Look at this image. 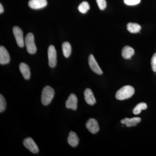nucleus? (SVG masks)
Returning a JSON list of instances; mask_svg holds the SVG:
<instances>
[{
	"instance_id": "23",
	"label": "nucleus",
	"mask_w": 156,
	"mask_h": 156,
	"mask_svg": "<svg viewBox=\"0 0 156 156\" xmlns=\"http://www.w3.org/2000/svg\"><path fill=\"white\" fill-rule=\"evenodd\" d=\"M124 1L125 4L130 6L136 5L140 2V0H124Z\"/></svg>"
},
{
	"instance_id": "11",
	"label": "nucleus",
	"mask_w": 156,
	"mask_h": 156,
	"mask_svg": "<svg viewBox=\"0 0 156 156\" xmlns=\"http://www.w3.org/2000/svg\"><path fill=\"white\" fill-rule=\"evenodd\" d=\"M48 5L47 0H30L28 5L33 9H40L44 8Z\"/></svg>"
},
{
	"instance_id": "22",
	"label": "nucleus",
	"mask_w": 156,
	"mask_h": 156,
	"mask_svg": "<svg viewBox=\"0 0 156 156\" xmlns=\"http://www.w3.org/2000/svg\"><path fill=\"white\" fill-rule=\"evenodd\" d=\"M98 8L101 10H103L106 8V2L105 0H96Z\"/></svg>"
},
{
	"instance_id": "4",
	"label": "nucleus",
	"mask_w": 156,
	"mask_h": 156,
	"mask_svg": "<svg viewBox=\"0 0 156 156\" xmlns=\"http://www.w3.org/2000/svg\"><path fill=\"white\" fill-rule=\"evenodd\" d=\"M56 56L57 55L55 47L53 45H50L48 50V63L50 67L54 68L56 66L57 63Z\"/></svg>"
},
{
	"instance_id": "25",
	"label": "nucleus",
	"mask_w": 156,
	"mask_h": 156,
	"mask_svg": "<svg viewBox=\"0 0 156 156\" xmlns=\"http://www.w3.org/2000/svg\"><path fill=\"white\" fill-rule=\"evenodd\" d=\"M4 11V8H3L2 5V4H0V13L2 14V13H3Z\"/></svg>"
},
{
	"instance_id": "9",
	"label": "nucleus",
	"mask_w": 156,
	"mask_h": 156,
	"mask_svg": "<svg viewBox=\"0 0 156 156\" xmlns=\"http://www.w3.org/2000/svg\"><path fill=\"white\" fill-rule=\"evenodd\" d=\"M78 98L74 94H71L66 102V108L76 111L77 108Z\"/></svg>"
},
{
	"instance_id": "15",
	"label": "nucleus",
	"mask_w": 156,
	"mask_h": 156,
	"mask_svg": "<svg viewBox=\"0 0 156 156\" xmlns=\"http://www.w3.org/2000/svg\"><path fill=\"white\" fill-rule=\"evenodd\" d=\"M19 69L22 76L25 80H29L30 78V69L27 64L23 62L20 63L19 65Z\"/></svg>"
},
{
	"instance_id": "14",
	"label": "nucleus",
	"mask_w": 156,
	"mask_h": 156,
	"mask_svg": "<svg viewBox=\"0 0 156 156\" xmlns=\"http://www.w3.org/2000/svg\"><path fill=\"white\" fill-rule=\"evenodd\" d=\"M67 141L69 144L73 147H75L78 145L79 137L75 132L72 131L69 132Z\"/></svg>"
},
{
	"instance_id": "17",
	"label": "nucleus",
	"mask_w": 156,
	"mask_h": 156,
	"mask_svg": "<svg viewBox=\"0 0 156 156\" xmlns=\"http://www.w3.org/2000/svg\"><path fill=\"white\" fill-rule=\"evenodd\" d=\"M127 29L131 33H137L141 30V27L137 23H129L127 24Z\"/></svg>"
},
{
	"instance_id": "2",
	"label": "nucleus",
	"mask_w": 156,
	"mask_h": 156,
	"mask_svg": "<svg viewBox=\"0 0 156 156\" xmlns=\"http://www.w3.org/2000/svg\"><path fill=\"white\" fill-rule=\"evenodd\" d=\"M54 90L50 86H46L43 89L41 102L43 105L47 106L50 104L54 96Z\"/></svg>"
},
{
	"instance_id": "8",
	"label": "nucleus",
	"mask_w": 156,
	"mask_h": 156,
	"mask_svg": "<svg viewBox=\"0 0 156 156\" xmlns=\"http://www.w3.org/2000/svg\"><path fill=\"white\" fill-rule=\"evenodd\" d=\"M86 127L91 133L95 134L99 130V127L97 121L94 119H90L88 120L86 125Z\"/></svg>"
},
{
	"instance_id": "20",
	"label": "nucleus",
	"mask_w": 156,
	"mask_h": 156,
	"mask_svg": "<svg viewBox=\"0 0 156 156\" xmlns=\"http://www.w3.org/2000/svg\"><path fill=\"white\" fill-rule=\"evenodd\" d=\"M78 10L82 14H86L90 9L89 3L87 2H83L80 4L78 7Z\"/></svg>"
},
{
	"instance_id": "18",
	"label": "nucleus",
	"mask_w": 156,
	"mask_h": 156,
	"mask_svg": "<svg viewBox=\"0 0 156 156\" xmlns=\"http://www.w3.org/2000/svg\"><path fill=\"white\" fill-rule=\"evenodd\" d=\"M62 50L63 54L66 58L69 57L72 52V48L69 42H65L62 44Z\"/></svg>"
},
{
	"instance_id": "6",
	"label": "nucleus",
	"mask_w": 156,
	"mask_h": 156,
	"mask_svg": "<svg viewBox=\"0 0 156 156\" xmlns=\"http://www.w3.org/2000/svg\"><path fill=\"white\" fill-rule=\"evenodd\" d=\"M23 144L27 149L33 153L37 154L38 153L39 148L33 139L31 137H27L24 139L23 141Z\"/></svg>"
},
{
	"instance_id": "21",
	"label": "nucleus",
	"mask_w": 156,
	"mask_h": 156,
	"mask_svg": "<svg viewBox=\"0 0 156 156\" xmlns=\"http://www.w3.org/2000/svg\"><path fill=\"white\" fill-rule=\"evenodd\" d=\"M6 102L5 99L2 94L0 95V112H4L5 110Z\"/></svg>"
},
{
	"instance_id": "12",
	"label": "nucleus",
	"mask_w": 156,
	"mask_h": 156,
	"mask_svg": "<svg viewBox=\"0 0 156 156\" xmlns=\"http://www.w3.org/2000/svg\"><path fill=\"white\" fill-rule=\"evenodd\" d=\"M84 98L86 102L90 105H93L96 103V99L91 89L87 88L84 92Z\"/></svg>"
},
{
	"instance_id": "13",
	"label": "nucleus",
	"mask_w": 156,
	"mask_h": 156,
	"mask_svg": "<svg viewBox=\"0 0 156 156\" xmlns=\"http://www.w3.org/2000/svg\"><path fill=\"white\" fill-rule=\"evenodd\" d=\"M140 121H141V119L140 118L135 117L131 119L126 118L121 120V122L122 124L126 125L127 127H131L136 126V125Z\"/></svg>"
},
{
	"instance_id": "19",
	"label": "nucleus",
	"mask_w": 156,
	"mask_h": 156,
	"mask_svg": "<svg viewBox=\"0 0 156 156\" xmlns=\"http://www.w3.org/2000/svg\"><path fill=\"white\" fill-rule=\"evenodd\" d=\"M147 108V105L146 104L141 102L138 104L136 105L133 109V112L134 115H138L141 112L144 110L146 109Z\"/></svg>"
},
{
	"instance_id": "10",
	"label": "nucleus",
	"mask_w": 156,
	"mask_h": 156,
	"mask_svg": "<svg viewBox=\"0 0 156 156\" xmlns=\"http://www.w3.org/2000/svg\"><path fill=\"white\" fill-rule=\"evenodd\" d=\"M10 61V56L8 50L5 47H0V63L1 65L8 64Z\"/></svg>"
},
{
	"instance_id": "1",
	"label": "nucleus",
	"mask_w": 156,
	"mask_h": 156,
	"mask_svg": "<svg viewBox=\"0 0 156 156\" xmlns=\"http://www.w3.org/2000/svg\"><path fill=\"white\" fill-rule=\"evenodd\" d=\"M134 89L131 86H124L116 92L115 97L118 100H123L132 97L134 93Z\"/></svg>"
},
{
	"instance_id": "5",
	"label": "nucleus",
	"mask_w": 156,
	"mask_h": 156,
	"mask_svg": "<svg viewBox=\"0 0 156 156\" xmlns=\"http://www.w3.org/2000/svg\"><path fill=\"white\" fill-rule=\"evenodd\" d=\"M13 31L17 45L20 48H23L25 44L22 30L18 27L15 26L13 27Z\"/></svg>"
},
{
	"instance_id": "24",
	"label": "nucleus",
	"mask_w": 156,
	"mask_h": 156,
	"mask_svg": "<svg viewBox=\"0 0 156 156\" xmlns=\"http://www.w3.org/2000/svg\"><path fill=\"white\" fill-rule=\"evenodd\" d=\"M151 65L152 69L154 72H156V53L153 56L151 60Z\"/></svg>"
},
{
	"instance_id": "16",
	"label": "nucleus",
	"mask_w": 156,
	"mask_h": 156,
	"mask_svg": "<svg viewBox=\"0 0 156 156\" xmlns=\"http://www.w3.org/2000/svg\"><path fill=\"white\" fill-rule=\"evenodd\" d=\"M134 50L130 46H125L122 50V55L125 59H130L134 55Z\"/></svg>"
},
{
	"instance_id": "3",
	"label": "nucleus",
	"mask_w": 156,
	"mask_h": 156,
	"mask_svg": "<svg viewBox=\"0 0 156 156\" xmlns=\"http://www.w3.org/2000/svg\"><path fill=\"white\" fill-rule=\"evenodd\" d=\"M24 44L27 50L30 54H34L36 52V46L35 44L34 37L32 34L29 33L27 35L24 39Z\"/></svg>"
},
{
	"instance_id": "7",
	"label": "nucleus",
	"mask_w": 156,
	"mask_h": 156,
	"mask_svg": "<svg viewBox=\"0 0 156 156\" xmlns=\"http://www.w3.org/2000/svg\"><path fill=\"white\" fill-rule=\"evenodd\" d=\"M90 68L92 71L98 75H101L103 73L102 70L99 67L98 63L95 60V57L93 55L91 54L89 56V60H88Z\"/></svg>"
}]
</instances>
